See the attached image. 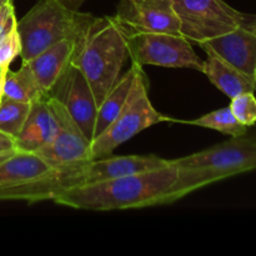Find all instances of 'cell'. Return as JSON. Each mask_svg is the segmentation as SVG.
Here are the masks:
<instances>
[{"instance_id": "6da1fadb", "label": "cell", "mask_w": 256, "mask_h": 256, "mask_svg": "<svg viewBox=\"0 0 256 256\" xmlns=\"http://www.w3.org/2000/svg\"><path fill=\"white\" fill-rule=\"evenodd\" d=\"M178 169L170 162L166 166L72 186L52 202L78 210L112 212L140 209L170 204V192L175 185Z\"/></svg>"}, {"instance_id": "7a4b0ae2", "label": "cell", "mask_w": 256, "mask_h": 256, "mask_svg": "<svg viewBox=\"0 0 256 256\" xmlns=\"http://www.w3.org/2000/svg\"><path fill=\"white\" fill-rule=\"evenodd\" d=\"M178 169L170 204L195 190L256 169V128L212 148L170 160Z\"/></svg>"}, {"instance_id": "3957f363", "label": "cell", "mask_w": 256, "mask_h": 256, "mask_svg": "<svg viewBox=\"0 0 256 256\" xmlns=\"http://www.w3.org/2000/svg\"><path fill=\"white\" fill-rule=\"evenodd\" d=\"M128 56V30L116 16L92 18L76 42L72 65L82 72L98 106L119 79Z\"/></svg>"}, {"instance_id": "277c9868", "label": "cell", "mask_w": 256, "mask_h": 256, "mask_svg": "<svg viewBox=\"0 0 256 256\" xmlns=\"http://www.w3.org/2000/svg\"><path fill=\"white\" fill-rule=\"evenodd\" d=\"M94 15L80 12L59 0H40L19 22L22 62H26L64 39L78 40Z\"/></svg>"}, {"instance_id": "5b68a950", "label": "cell", "mask_w": 256, "mask_h": 256, "mask_svg": "<svg viewBox=\"0 0 256 256\" xmlns=\"http://www.w3.org/2000/svg\"><path fill=\"white\" fill-rule=\"evenodd\" d=\"M162 122H172L152 106L148 95V80L142 66L138 69L128 102L114 122L90 142L92 159L109 156L118 146L142 130Z\"/></svg>"}, {"instance_id": "8992f818", "label": "cell", "mask_w": 256, "mask_h": 256, "mask_svg": "<svg viewBox=\"0 0 256 256\" xmlns=\"http://www.w3.org/2000/svg\"><path fill=\"white\" fill-rule=\"evenodd\" d=\"M180 24V34L200 44L255 20L224 0H172Z\"/></svg>"}, {"instance_id": "52a82bcc", "label": "cell", "mask_w": 256, "mask_h": 256, "mask_svg": "<svg viewBox=\"0 0 256 256\" xmlns=\"http://www.w3.org/2000/svg\"><path fill=\"white\" fill-rule=\"evenodd\" d=\"M128 55L139 65L188 68L202 72L204 62L180 34L128 32Z\"/></svg>"}, {"instance_id": "ba28073f", "label": "cell", "mask_w": 256, "mask_h": 256, "mask_svg": "<svg viewBox=\"0 0 256 256\" xmlns=\"http://www.w3.org/2000/svg\"><path fill=\"white\" fill-rule=\"evenodd\" d=\"M48 102L58 122V130L52 142L38 150L36 154L52 168L79 164L92 160L90 140L66 110V108L52 95L48 94Z\"/></svg>"}, {"instance_id": "9c48e42d", "label": "cell", "mask_w": 256, "mask_h": 256, "mask_svg": "<svg viewBox=\"0 0 256 256\" xmlns=\"http://www.w3.org/2000/svg\"><path fill=\"white\" fill-rule=\"evenodd\" d=\"M86 162L54 168L34 179L0 188V202L18 200L34 204L54 200L65 190L84 184V170Z\"/></svg>"}, {"instance_id": "30bf717a", "label": "cell", "mask_w": 256, "mask_h": 256, "mask_svg": "<svg viewBox=\"0 0 256 256\" xmlns=\"http://www.w3.org/2000/svg\"><path fill=\"white\" fill-rule=\"evenodd\" d=\"M69 112L88 140L94 139L98 104L89 82L74 65L49 92Z\"/></svg>"}, {"instance_id": "8fae6325", "label": "cell", "mask_w": 256, "mask_h": 256, "mask_svg": "<svg viewBox=\"0 0 256 256\" xmlns=\"http://www.w3.org/2000/svg\"><path fill=\"white\" fill-rule=\"evenodd\" d=\"M116 18L128 32L180 34L172 0H122Z\"/></svg>"}, {"instance_id": "7c38bea8", "label": "cell", "mask_w": 256, "mask_h": 256, "mask_svg": "<svg viewBox=\"0 0 256 256\" xmlns=\"http://www.w3.org/2000/svg\"><path fill=\"white\" fill-rule=\"evenodd\" d=\"M255 20L249 24L240 25L226 34L200 42L199 45L205 52L215 54L248 76L254 78L256 66Z\"/></svg>"}, {"instance_id": "4fadbf2b", "label": "cell", "mask_w": 256, "mask_h": 256, "mask_svg": "<svg viewBox=\"0 0 256 256\" xmlns=\"http://www.w3.org/2000/svg\"><path fill=\"white\" fill-rule=\"evenodd\" d=\"M170 160L155 155H124V156H102L86 162L84 170V184L128 176L152 172L166 166Z\"/></svg>"}, {"instance_id": "5bb4252c", "label": "cell", "mask_w": 256, "mask_h": 256, "mask_svg": "<svg viewBox=\"0 0 256 256\" xmlns=\"http://www.w3.org/2000/svg\"><path fill=\"white\" fill-rule=\"evenodd\" d=\"M58 122L48 102V95L32 102L29 115L15 139L18 152H36L55 138Z\"/></svg>"}, {"instance_id": "9a60e30c", "label": "cell", "mask_w": 256, "mask_h": 256, "mask_svg": "<svg viewBox=\"0 0 256 256\" xmlns=\"http://www.w3.org/2000/svg\"><path fill=\"white\" fill-rule=\"evenodd\" d=\"M76 42L72 39L60 40L26 62L45 94H49L54 89L56 82L72 65Z\"/></svg>"}, {"instance_id": "2e32d148", "label": "cell", "mask_w": 256, "mask_h": 256, "mask_svg": "<svg viewBox=\"0 0 256 256\" xmlns=\"http://www.w3.org/2000/svg\"><path fill=\"white\" fill-rule=\"evenodd\" d=\"M202 72L208 79L230 99L245 92H254L256 82L254 78L248 76L232 64L212 52H206Z\"/></svg>"}, {"instance_id": "e0dca14e", "label": "cell", "mask_w": 256, "mask_h": 256, "mask_svg": "<svg viewBox=\"0 0 256 256\" xmlns=\"http://www.w3.org/2000/svg\"><path fill=\"white\" fill-rule=\"evenodd\" d=\"M142 66L138 62H132L130 69L125 72L122 76H119L112 89L108 92L102 102L98 106L96 112V122H95L94 138L102 134L112 122L115 118L119 115L122 108L128 102L129 95L132 92V85H134L135 78H136L138 69Z\"/></svg>"}, {"instance_id": "ac0fdd59", "label": "cell", "mask_w": 256, "mask_h": 256, "mask_svg": "<svg viewBox=\"0 0 256 256\" xmlns=\"http://www.w3.org/2000/svg\"><path fill=\"white\" fill-rule=\"evenodd\" d=\"M54 168L50 166L36 152H16L0 162V188L34 179Z\"/></svg>"}, {"instance_id": "d6986e66", "label": "cell", "mask_w": 256, "mask_h": 256, "mask_svg": "<svg viewBox=\"0 0 256 256\" xmlns=\"http://www.w3.org/2000/svg\"><path fill=\"white\" fill-rule=\"evenodd\" d=\"M2 95L9 99L22 102H32L46 96L44 90L38 82L32 69L26 62H22V68L16 72L6 70L2 85Z\"/></svg>"}, {"instance_id": "ffe728a7", "label": "cell", "mask_w": 256, "mask_h": 256, "mask_svg": "<svg viewBox=\"0 0 256 256\" xmlns=\"http://www.w3.org/2000/svg\"><path fill=\"white\" fill-rule=\"evenodd\" d=\"M179 122L194 125V126L206 128V129L216 130L229 136H239L245 134L250 126H245L239 122L232 114L230 106L222 108V109L214 110L209 114L202 115L192 120H179Z\"/></svg>"}, {"instance_id": "44dd1931", "label": "cell", "mask_w": 256, "mask_h": 256, "mask_svg": "<svg viewBox=\"0 0 256 256\" xmlns=\"http://www.w3.org/2000/svg\"><path fill=\"white\" fill-rule=\"evenodd\" d=\"M29 102H18L2 95L0 99V132L16 139L29 115Z\"/></svg>"}, {"instance_id": "7402d4cb", "label": "cell", "mask_w": 256, "mask_h": 256, "mask_svg": "<svg viewBox=\"0 0 256 256\" xmlns=\"http://www.w3.org/2000/svg\"><path fill=\"white\" fill-rule=\"evenodd\" d=\"M16 18H14L6 30L0 35V68L9 66L10 62L22 52V42L16 29Z\"/></svg>"}, {"instance_id": "603a6c76", "label": "cell", "mask_w": 256, "mask_h": 256, "mask_svg": "<svg viewBox=\"0 0 256 256\" xmlns=\"http://www.w3.org/2000/svg\"><path fill=\"white\" fill-rule=\"evenodd\" d=\"M229 106L234 116L245 126H254L256 124V98L254 92H245L232 98Z\"/></svg>"}, {"instance_id": "cb8c5ba5", "label": "cell", "mask_w": 256, "mask_h": 256, "mask_svg": "<svg viewBox=\"0 0 256 256\" xmlns=\"http://www.w3.org/2000/svg\"><path fill=\"white\" fill-rule=\"evenodd\" d=\"M14 18V4H12V0H8V2L2 5V9H0V35L6 30V28L9 26V24L12 22Z\"/></svg>"}, {"instance_id": "d4e9b609", "label": "cell", "mask_w": 256, "mask_h": 256, "mask_svg": "<svg viewBox=\"0 0 256 256\" xmlns=\"http://www.w3.org/2000/svg\"><path fill=\"white\" fill-rule=\"evenodd\" d=\"M8 152H18L15 139L5 132H0V154Z\"/></svg>"}, {"instance_id": "484cf974", "label": "cell", "mask_w": 256, "mask_h": 256, "mask_svg": "<svg viewBox=\"0 0 256 256\" xmlns=\"http://www.w3.org/2000/svg\"><path fill=\"white\" fill-rule=\"evenodd\" d=\"M60 2H62L64 5H66V6L72 8V9H75L78 10V8H79V5L82 4L84 0H59Z\"/></svg>"}, {"instance_id": "4316f807", "label": "cell", "mask_w": 256, "mask_h": 256, "mask_svg": "<svg viewBox=\"0 0 256 256\" xmlns=\"http://www.w3.org/2000/svg\"><path fill=\"white\" fill-rule=\"evenodd\" d=\"M8 69H9V66L0 68V99H2V85H4L5 72H6Z\"/></svg>"}, {"instance_id": "83f0119b", "label": "cell", "mask_w": 256, "mask_h": 256, "mask_svg": "<svg viewBox=\"0 0 256 256\" xmlns=\"http://www.w3.org/2000/svg\"><path fill=\"white\" fill-rule=\"evenodd\" d=\"M16 152H2V154H0V162H2L4 160H6L8 158H10L12 155H14Z\"/></svg>"}, {"instance_id": "f1b7e54d", "label": "cell", "mask_w": 256, "mask_h": 256, "mask_svg": "<svg viewBox=\"0 0 256 256\" xmlns=\"http://www.w3.org/2000/svg\"><path fill=\"white\" fill-rule=\"evenodd\" d=\"M6 2H8V0H0V9H2V5H4Z\"/></svg>"}, {"instance_id": "f546056e", "label": "cell", "mask_w": 256, "mask_h": 256, "mask_svg": "<svg viewBox=\"0 0 256 256\" xmlns=\"http://www.w3.org/2000/svg\"><path fill=\"white\" fill-rule=\"evenodd\" d=\"M254 79H255V82H256V66H255V72H254Z\"/></svg>"}, {"instance_id": "4dcf8cb0", "label": "cell", "mask_w": 256, "mask_h": 256, "mask_svg": "<svg viewBox=\"0 0 256 256\" xmlns=\"http://www.w3.org/2000/svg\"><path fill=\"white\" fill-rule=\"evenodd\" d=\"M255 24H256V20H255Z\"/></svg>"}]
</instances>
